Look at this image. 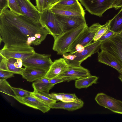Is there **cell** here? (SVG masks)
I'll use <instances>...</instances> for the list:
<instances>
[{"label":"cell","instance_id":"cell-1","mask_svg":"<svg viewBox=\"0 0 122 122\" xmlns=\"http://www.w3.org/2000/svg\"><path fill=\"white\" fill-rule=\"evenodd\" d=\"M0 34L6 46L38 45L50 34L40 23L7 8L0 13Z\"/></svg>","mask_w":122,"mask_h":122},{"label":"cell","instance_id":"cell-2","mask_svg":"<svg viewBox=\"0 0 122 122\" xmlns=\"http://www.w3.org/2000/svg\"><path fill=\"white\" fill-rule=\"evenodd\" d=\"M87 26V24L81 25L54 38L53 50L58 55H63L67 53L71 45Z\"/></svg>","mask_w":122,"mask_h":122},{"label":"cell","instance_id":"cell-3","mask_svg":"<svg viewBox=\"0 0 122 122\" xmlns=\"http://www.w3.org/2000/svg\"><path fill=\"white\" fill-rule=\"evenodd\" d=\"M102 42L99 40L93 42L85 46L81 51L63 54V58L69 66L81 67V64L83 61L94 54L99 52Z\"/></svg>","mask_w":122,"mask_h":122},{"label":"cell","instance_id":"cell-4","mask_svg":"<svg viewBox=\"0 0 122 122\" xmlns=\"http://www.w3.org/2000/svg\"><path fill=\"white\" fill-rule=\"evenodd\" d=\"M40 23L54 38L63 33L55 14L50 8L42 13H39Z\"/></svg>","mask_w":122,"mask_h":122},{"label":"cell","instance_id":"cell-5","mask_svg":"<svg viewBox=\"0 0 122 122\" xmlns=\"http://www.w3.org/2000/svg\"><path fill=\"white\" fill-rule=\"evenodd\" d=\"M35 52L30 46H4L0 51V56L8 60L10 58L20 59L23 61Z\"/></svg>","mask_w":122,"mask_h":122},{"label":"cell","instance_id":"cell-6","mask_svg":"<svg viewBox=\"0 0 122 122\" xmlns=\"http://www.w3.org/2000/svg\"><path fill=\"white\" fill-rule=\"evenodd\" d=\"M91 14L99 17L108 10L112 8L114 0H78Z\"/></svg>","mask_w":122,"mask_h":122},{"label":"cell","instance_id":"cell-7","mask_svg":"<svg viewBox=\"0 0 122 122\" xmlns=\"http://www.w3.org/2000/svg\"><path fill=\"white\" fill-rule=\"evenodd\" d=\"M100 49L113 56L122 64V37L117 33L102 42Z\"/></svg>","mask_w":122,"mask_h":122},{"label":"cell","instance_id":"cell-8","mask_svg":"<svg viewBox=\"0 0 122 122\" xmlns=\"http://www.w3.org/2000/svg\"><path fill=\"white\" fill-rule=\"evenodd\" d=\"M51 55L41 54L35 52L34 54L22 61L23 66L39 68L47 71L53 62Z\"/></svg>","mask_w":122,"mask_h":122},{"label":"cell","instance_id":"cell-9","mask_svg":"<svg viewBox=\"0 0 122 122\" xmlns=\"http://www.w3.org/2000/svg\"><path fill=\"white\" fill-rule=\"evenodd\" d=\"M55 15L63 33L87 24L85 16Z\"/></svg>","mask_w":122,"mask_h":122},{"label":"cell","instance_id":"cell-10","mask_svg":"<svg viewBox=\"0 0 122 122\" xmlns=\"http://www.w3.org/2000/svg\"><path fill=\"white\" fill-rule=\"evenodd\" d=\"M95 100L100 106L114 113L122 114V102L121 101L103 93L97 94L95 97Z\"/></svg>","mask_w":122,"mask_h":122},{"label":"cell","instance_id":"cell-11","mask_svg":"<svg viewBox=\"0 0 122 122\" xmlns=\"http://www.w3.org/2000/svg\"><path fill=\"white\" fill-rule=\"evenodd\" d=\"M50 9L55 14L67 16H85V11L79 2L70 5H60L55 4L51 5Z\"/></svg>","mask_w":122,"mask_h":122},{"label":"cell","instance_id":"cell-12","mask_svg":"<svg viewBox=\"0 0 122 122\" xmlns=\"http://www.w3.org/2000/svg\"><path fill=\"white\" fill-rule=\"evenodd\" d=\"M91 75L88 70L82 66H69L68 69L57 77L62 79L64 81L76 80Z\"/></svg>","mask_w":122,"mask_h":122},{"label":"cell","instance_id":"cell-13","mask_svg":"<svg viewBox=\"0 0 122 122\" xmlns=\"http://www.w3.org/2000/svg\"><path fill=\"white\" fill-rule=\"evenodd\" d=\"M13 98L20 103L39 110L43 113L48 112L51 109L49 105L31 94L24 97L15 96Z\"/></svg>","mask_w":122,"mask_h":122},{"label":"cell","instance_id":"cell-14","mask_svg":"<svg viewBox=\"0 0 122 122\" xmlns=\"http://www.w3.org/2000/svg\"><path fill=\"white\" fill-rule=\"evenodd\" d=\"M23 15L40 23L39 12L30 0H17Z\"/></svg>","mask_w":122,"mask_h":122},{"label":"cell","instance_id":"cell-15","mask_svg":"<svg viewBox=\"0 0 122 122\" xmlns=\"http://www.w3.org/2000/svg\"><path fill=\"white\" fill-rule=\"evenodd\" d=\"M68 67L63 58L56 60L53 62L44 77L49 79L57 77L66 70Z\"/></svg>","mask_w":122,"mask_h":122},{"label":"cell","instance_id":"cell-16","mask_svg":"<svg viewBox=\"0 0 122 122\" xmlns=\"http://www.w3.org/2000/svg\"><path fill=\"white\" fill-rule=\"evenodd\" d=\"M98 54L99 62L113 68L122 75V64L115 57L108 52L102 50Z\"/></svg>","mask_w":122,"mask_h":122},{"label":"cell","instance_id":"cell-17","mask_svg":"<svg viewBox=\"0 0 122 122\" xmlns=\"http://www.w3.org/2000/svg\"><path fill=\"white\" fill-rule=\"evenodd\" d=\"M47 72L39 68L26 67L24 68L21 75L27 81L31 82L44 77Z\"/></svg>","mask_w":122,"mask_h":122},{"label":"cell","instance_id":"cell-18","mask_svg":"<svg viewBox=\"0 0 122 122\" xmlns=\"http://www.w3.org/2000/svg\"><path fill=\"white\" fill-rule=\"evenodd\" d=\"M54 86L50 83L49 79L45 77L34 81L32 84L33 91L47 93L49 92Z\"/></svg>","mask_w":122,"mask_h":122},{"label":"cell","instance_id":"cell-19","mask_svg":"<svg viewBox=\"0 0 122 122\" xmlns=\"http://www.w3.org/2000/svg\"><path fill=\"white\" fill-rule=\"evenodd\" d=\"M102 25L99 23H97L88 27V33L78 45L84 47L92 43L96 33Z\"/></svg>","mask_w":122,"mask_h":122},{"label":"cell","instance_id":"cell-20","mask_svg":"<svg viewBox=\"0 0 122 122\" xmlns=\"http://www.w3.org/2000/svg\"><path fill=\"white\" fill-rule=\"evenodd\" d=\"M84 103L75 102H65L61 101L56 103L50 107L51 108L61 109L73 111L81 108Z\"/></svg>","mask_w":122,"mask_h":122},{"label":"cell","instance_id":"cell-21","mask_svg":"<svg viewBox=\"0 0 122 122\" xmlns=\"http://www.w3.org/2000/svg\"><path fill=\"white\" fill-rule=\"evenodd\" d=\"M98 77L90 75L75 80V87L78 89L87 88L93 84L97 83Z\"/></svg>","mask_w":122,"mask_h":122},{"label":"cell","instance_id":"cell-22","mask_svg":"<svg viewBox=\"0 0 122 122\" xmlns=\"http://www.w3.org/2000/svg\"><path fill=\"white\" fill-rule=\"evenodd\" d=\"M110 29L118 33L122 30V7L118 13L110 20Z\"/></svg>","mask_w":122,"mask_h":122},{"label":"cell","instance_id":"cell-23","mask_svg":"<svg viewBox=\"0 0 122 122\" xmlns=\"http://www.w3.org/2000/svg\"><path fill=\"white\" fill-rule=\"evenodd\" d=\"M0 91L13 97L16 96L12 86L5 79H0Z\"/></svg>","mask_w":122,"mask_h":122},{"label":"cell","instance_id":"cell-24","mask_svg":"<svg viewBox=\"0 0 122 122\" xmlns=\"http://www.w3.org/2000/svg\"><path fill=\"white\" fill-rule=\"evenodd\" d=\"M31 95L46 103L50 107L56 103V100L48 96L47 93L44 92H31Z\"/></svg>","mask_w":122,"mask_h":122},{"label":"cell","instance_id":"cell-25","mask_svg":"<svg viewBox=\"0 0 122 122\" xmlns=\"http://www.w3.org/2000/svg\"><path fill=\"white\" fill-rule=\"evenodd\" d=\"M110 21L109 20L105 24L102 25L96 33L93 39V42L99 40L101 37L107 31L110 27Z\"/></svg>","mask_w":122,"mask_h":122},{"label":"cell","instance_id":"cell-26","mask_svg":"<svg viewBox=\"0 0 122 122\" xmlns=\"http://www.w3.org/2000/svg\"><path fill=\"white\" fill-rule=\"evenodd\" d=\"M36 7L39 13H42L51 7L49 0H36Z\"/></svg>","mask_w":122,"mask_h":122},{"label":"cell","instance_id":"cell-27","mask_svg":"<svg viewBox=\"0 0 122 122\" xmlns=\"http://www.w3.org/2000/svg\"><path fill=\"white\" fill-rule=\"evenodd\" d=\"M8 8L13 12L19 15H23L17 0H8Z\"/></svg>","mask_w":122,"mask_h":122},{"label":"cell","instance_id":"cell-28","mask_svg":"<svg viewBox=\"0 0 122 122\" xmlns=\"http://www.w3.org/2000/svg\"><path fill=\"white\" fill-rule=\"evenodd\" d=\"M7 66L9 70L14 74H17L21 75L24 68H18L16 67L14 65L13 58L8 60Z\"/></svg>","mask_w":122,"mask_h":122},{"label":"cell","instance_id":"cell-29","mask_svg":"<svg viewBox=\"0 0 122 122\" xmlns=\"http://www.w3.org/2000/svg\"><path fill=\"white\" fill-rule=\"evenodd\" d=\"M16 96L22 98L31 95V92L23 89L12 87Z\"/></svg>","mask_w":122,"mask_h":122},{"label":"cell","instance_id":"cell-30","mask_svg":"<svg viewBox=\"0 0 122 122\" xmlns=\"http://www.w3.org/2000/svg\"><path fill=\"white\" fill-rule=\"evenodd\" d=\"M47 94L49 97L56 101H60L65 102H73L71 100L65 98L59 93H51L48 94L47 93Z\"/></svg>","mask_w":122,"mask_h":122},{"label":"cell","instance_id":"cell-31","mask_svg":"<svg viewBox=\"0 0 122 122\" xmlns=\"http://www.w3.org/2000/svg\"><path fill=\"white\" fill-rule=\"evenodd\" d=\"M60 94L64 97L65 98L71 100L73 102L83 103V102L81 99H79L75 94H69L60 93Z\"/></svg>","mask_w":122,"mask_h":122},{"label":"cell","instance_id":"cell-32","mask_svg":"<svg viewBox=\"0 0 122 122\" xmlns=\"http://www.w3.org/2000/svg\"><path fill=\"white\" fill-rule=\"evenodd\" d=\"M117 33L112 30L110 29V26L107 31L103 35L99 40L102 42L112 37Z\"/></svg>","mask_w":122,"mask_h":122},{"label":"cell","instance_id":"cell-33","mask_svg":"<svg viewBox=\"0 0 122 122\" xmlns=\"http://www.w3.org/2000/svg\"><path fill=\"white\" fill-rule=\"evenodd\" d=\"M78 2V0H59L55 4L60 5H74Z\"/></svg>","mask_w":122,"mask_h":122},{"label":"cell","instance_id":"cell-34","mask_svg":"<svg viewBox=\"0 0 122 122\" xmlns=\"http://www.w3.org/2000/svg\"><path fill=\"white\" fill-rule=\"evenodd\" d=\"M14 74L9 71L0 70V78L7 79L14 76Z\"/></svg>","mask_w":122,"mask_h":122},{"label":"cell","instance_id":"cell-35","mask_svg":"<svg viewBox=\"0 0 122 122\" xmlns=\"http://www.w3.org/2000/svg\"><path fill=\"white\" fill-rule=\"evenodd\" d=\"M8 60L0 56V70L10 71L8 68Z\"/></svg>","mask_w":122,"mask_h":122},{"label":"cell","instance_id":"cell-36","mask_svg":"<svg viewBox=\"0 0 122 122\" xmlns=\"http://www.w3.org/2000/svg\"><path fill=\"white\" fill-rule=\"evenodd\" d=\"M8 8V0H0V13Z\"/></svg>","mask_w":122,"mask_h":122},{"label":"cell","instance_id":"cell-37","mask_svg":"<svg viewBox=\"0 0 122 122\" xmlns=\"http://www.w3.org/2000/svg\"><path fill=\"white\" fill-rule=\"evenodd\" d=\"M122 7V0H114L112 8L116 10Z\"/></svg>","mask_w":122,"mask_h":122},{"label":"cell","instance_id":"cell-38","mask_svg":"<svg viewBox=\"0 0 122 122\" xmlns=\"http://www.w3.org/2000/svg\"><path fill=\"white\" fill-rule=\"evenodd\" d=\"M49 80L50 83L54 85L57 83L64 81L62 79L57 77L50 79Z\"/></svg>","mask_w":122,"mask_h":122},{"label":"cell","instance_id":"cell-39","mask_svg":"<svg viewBox=\"0 0 122 122\" xmlns=\"http://www.w3.org/2000/svg\"><path fill=\"white\" fill-rule=\"evenodd\" d=\"M59 0H49V2L51 6L57 2Z\"/></svg>","mask_w":122,"mask_h":122},{"label":"cell","instance_id":"cell-40","mask_svg":"<svg viewBox=\"0 0 122 122\" xmlns=\"http://www.w3.org/2000/svg\"><path fill=\"white\" fill-rule=\"evenodd\" d=\"M119 79L122 82V75H120L118 77Z\"/></svg>","mask_w":122,"mask_h":122},{"label":"cell","instance_id":"cell-41","mask_svg":"<svg viewBox=\"0 0 122 122\" xmlns=\"http://www.w3.org/2000/svg\"><path fill=\"white\" fill-rule=\"evenodd\" d=\"M117 33L122 37V30Z\"/></svg>","mask_w":122,"mask_h":122}]
</instances>
